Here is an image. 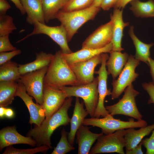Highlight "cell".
<instances>
[{"instance_id":"obj_1","label":"cell","mask_w":154,"mask_h":154,"mask_svg":"<svg viewBox=\"0 0 154 154\" xmlns=\"http://www.w3.org/2000/svg\"><path fill=\"white\" fill-rule=\"evenodd\" d=\"M72 97L67 98L62 106L48 118H45L38 126L35 125L29 130L27 136L33 138L37 142V146L46 145L52 149L50 138L55 130L61 126L69 124L71 119L68 114L69 108L72 106Z\"/></svg>"},{"instance_id":"obj_2","label":"cell","mask_w":154,"mask_h":154,"mask_svg":"<svg viewBox=\"0 0 154 154\" xmlns=\"http://www.w3.org/2000/svg\"><path fill=\"white\" fill-rule=\"evenodd\" d=\"M80 85L63 56L60 50L56 52L49 65L44 85L59 88L66 85Z\"/></svg>"},{"instance_id":"obj_3","label":"cell","mask_w":154,"mask_h":154,"mask_svg":"<svg viewBox=\"0 0 154 154\" xmlns=\"http://www.w3.org/2000/svg\"><path fill=\"white\" fill-rule=\"evenodd\" d=\"M100 7L90 6L82 9L65 12L60 10L55 16L65 29L68 42L79 29L89 20H93Z\"/></svg>"},{"instance_id":"obj_4","label":"cell","mask_w":154,"mask_h":154,"mask_svg":"<svg viewBox=\"0 0 154 154\" xmlns=\"http://www.w3.org/2000/svg\"><path fill=\"white\" fill-rule=\"evenodd\" d=\"M98 80L95 78L92 82L85 84L59 88L67 94V98L75 96L83 100L86 109L91 117H94L97 106L99 94L98 88Z\"/></svg>"},{"instance_id":"obj_5","label":"cell","mask_w":154,"mask_h":154,"mask_svg":"<svg viewBox=\"0 0 154 154\" xmlns=\"http://www.w3.org/2000/svg\"><path fill=\"white\" fill-rule=\"evenodd\" d=\"M83 124L99 127L104 135L110 134L120 129L140 128L147 125V122L142 119L135 121L132 119L124 121L114 118L110 114L102 118L93 117L85 118Z\"/></svg>"},{"instance_id":"obj_6","label":"cell","mask_w":154,"mask_h":154,"mask_svg":"<svg viewBox=\"0 0 154 154\" xmlns=\"http://www.w3.org/2000/svg\"><path fill=\"white\" fill-rule=\"evenodd\" d=\"M124 92L122 98L117 103L106 106V109L113 116L122 115L137 120L142 119L143 116L137 108L135 100L139 92L134 88L132 84L127 86Z\"/></svg>"},{"instance_id":"obj_7","label":"cell","mask_w":154,"mask_h":154,"mask_svg":"<svg viewBox=\"0 0 154 154\" xmlns=\"http://www.w3.org/2000/svg\"><path fill=\"white\" fill-rule=\"evenodd\" d=\"M126 132V130L124 129L110 134H103L97 139L89 154L116 153L124 154L123 149L125 144L124 137Z\"/></svg>"},{"instance_id":"obj_8","label":"cell","mask_w":154,"mask_h":154,"mask_svg":"<svg viewBox=\"0 0 154 154\" xmlns=\"http://www.w3.org/2000/svg\"><path fill=\"white\" fill-rule=\"evenodd\" d=\"M33 25L34 28L32 32L19 40L17 42L34 35L44 34L49 36L59 46L62 54H68L72 52L68 45L66 31L62 25L49 26L36 20L35 21Z\"/></svg>"},{"instance_id":"obj_9","label":"cell","mask_w":154,"mask_h":154,"mask_svg":"<svg viewBox=\"0 0 154 154\" xmlns=\"http://www.w3.org/2000/svg\"><path fill=\"white\" fill-rule=\"evenodd\" d=\"M48 66L22 75L19 80L25 86L27 94L41 106L43 101L44 80Z\"/></svg>"},{"instance_id":"obj_10","label":"cell","mask_w":154,"mask_h":154,"mask_svg":"<svg viewBox=\"0 0 154 154\" xmlns=\"http://www.w3.org/2000/svg\"><path fill=\"white\" fill-rule=\"evenodd\" d=\"M131 54L129 56L128 61L117 79L113 80L112 83L113 89L111 98L117 99L129 85L135 81L139 75L135 72L136 68L140 64Z\"/></svg>"},{"instance_id":"obj_11","label":"cell","mask_w":154,"mask_h":154,"mask_svg":"<svg viewBox=\"0 0 154 154\" xmlns=\"http://www.w3.org/2000/svg\"><path fill=\"white\" fill-rule=\"evenodd\" d=\"M107 53H102V60L101 66L98 71L94 73L98 74L97 78L98 80V88L99 94V99L97 107L94 117L100 118L107 116L109 114L104 106V101L106 97L111 95L110 89H108L107 80L108 75L106 69V63L109 58Z\"/></svg>"},{"instance_id":"obj_12","label":"cell","mask_w":154,"mask_h":154,"mask_svg":"<svg viewBox=\"0 0 154 154\" xmlns=\"http://www.w3.org/2000/svg\"><path fill=\"white\" fill-rule=\"evenodd\" d=\"M102 53L85 61L68 64L80 85L88 84L94 80V70L102 62Z\"/></svg>"},{"instance_id":"obj_13","label":"cell","mask_w":154,"mask_h":154,"mask_svg":"<svg viewBox=\"0 0 154 154\" xmlns=\"http://www.w3.org/2000/svg\"><path fill=\"white\" fill-rule=\"evenodd\" d=\"M67 94L60 89L44 85L43 101L42 106L46 118H48L62 106L66 98Z\"/></svg>"},{"instance_id":"obj_14","label":"cell","mask_w":154,"mask_h":154,"mask_svg":"<svg viewBox=\"0 0 154 154\" xmlns=\"http://www.w3.org/2000/svg\"><path fill=\"white\" fill-rule=\"evenodd\" d=\"M112 27L111 20L99 27L84 41L82 48L98 49L107 46L112 41Z\"/></svg>"},{"instance_id":"obj_15","label":"cell","mask_w":154,"mask_h":154,"mask_svg":"<svg viewBox=\"0 0 154 154\" xmlns=\"http://www.w3.org/2000/svg\"><path fill=\"white\" fill-rule=\"evenodd\" d=\"M17 82L18 87L16 96L19 97L23 100L29 112L30 118L29 123L38 126L46 118L44 110L41 105L33 102V98L27 93L23 84L19 80Z\"/></svg>"},{"instance_id":"obj_16","label":"cell","mask_w":154,"mask_h":154,"mask_svg":"<svg viewBox=\"0 0 154 154\" xmlns=\"http://www.w3.org/2000/svg\"><path fill=\"white\" fill-rule=\"evenodd\" d=\"M24 144L32 147L37 146L36 141L33 138L24 136L17 131L15 126H8L0 131V151L6 147L16 144Z\"/></svg>"},{"instance_id":"obj_17","label":"cell","mask_w":154,"mask_h":154,"mask_svg":"<svg viewBox=\"0 0 154 154\" xmlns=\"http://www.w3.org/2000/svg\"><path fill=\"white\" fill-rule=\"evenodd\" d=\"M123 10L114 9L110 15V20L113 24L112 37L111 42L113 51H121L124 49L121 46V40L124 28L129 25V22H125L123 19Z\"/></svg>"},{"instance_id":"obj_18","label":"cell","mask_w":154,"mask_h":154,"mask_svg":"<svg viewBox=\"0 0 154 154\" xmlns=\"http://www.w3.org/2000/svg\"><path fill=\"white\" fill-rule=\"evenodd\" d=\"M90 127L82 125L76 132V141L78 145V154H88L91 147L97 139L104 134L94 133L89 130Z\"/></svg>"},{"instance_id":"obj_19","label":"cell","mask_w":154,"mask_h":154,"mask_svg":"<svg viewBox=\"0 0 154 154\" xmlns=\"http://www.w3.org/2000/svg\"><path fill=\"white\" fill-rule=\"evenodd\" d=\"M112 49L113 45L111 42L105 47L100 49L82 48L71 53L62 54L68 64H70L88 60L102 53H110Z\"/></svg>"},{"instance_id":"obj_20","label":"cell","mask_w":154,"mask_h":154,"mask_svg":"<svg viewBox=\"0 0 154 154\" xmlns=\"http://www.w3.org/2000/svg\"><path fill=\"white\" fill-rule=\"evenodd\" d=\"M84 103L80 102L79 98L76 97L73 115L70 119V128L68 138L70 143L73 145L76 132L83 124L85 117L89 114L84 107Z\"/></svg>"},{"instance_id":"obj_21","label":"cell","mask_w":154,"mask_h":154,"mask_svg":"<svg viewBox=\"0 0 154 154\" xmlns=\"http://www.w3.org/2000/svg\"><path fill=\"white\" fill-rule=\"evenodd\" d=\"M106 62L108 75L111 74L113 80L119 75L127 63L129 56L126 52L111 51Z\"/></svg>"},{"instance_id":"obj_22","label":"cell","mask_w":154,"mask_h":154,"mask_svg":"<svg viewBox=\"0 0 154 154\" xmlns=\"http://www.w3.org/2000/svg\"><path fill=\"white\" fill-rule=\"evenodd\" d=\"M134 128H130L126 130L124 137L126 150L133 149L145 136L149 135L154 129V124L141 127L138 130Z\"/></svg>"},{"instance_id":"obj_23","label":"cell","mask_w":154,"mask_h":154,"mask_svg":"<svg viewBox=\"0 0 154 154\" xmlns=\"http://www.w3.org/2000/svg\"><path fill=\"white\" fill-rule=\"evenodd\" d=\"M27 14V22L33 25L35 21L45 24L42 7L40 0H20Z\"/></svg>"},{"instance_id":"obj_24","label":"cell","mask_w":154,"mask_h":154,"mask_svg":"<svg viewBox=\"0 0 154 154\" xmlns=\"http://www.w3.org/2000/svg\"><path fill=\"white\" fill-rule=\"evenodd\" d=\"M35 60L30 63L19 64V70L22 75L37 70L48 66L54 57V55L43 51L36 54Z\"/></svg>"},{"instance_id":"obj_25","label":"cell","mask_w":154,"mask_h":154,"mask_svg":"<svg viewBox=\"0 0 154 154\" xmlns=\"http://www.w3.org/2000/svg\"><path fill=\"white\" fill-rule=\"evenodd\" d=\"M133 29V27L130 26L128 33L135 48L136 52L134 56L137 60L148 65V60L151 57L150 49L154 43L147 44L142 42L135 35Z\"/></svg>"},{"instance_id":"obj_26","label":"cell","mask_w":154,"mask_h":154,"mask_svg":"<svg viewBox=\"0 0 154 154\" xmlns=\"http://www.w3.org/2000/svg\"><path fill=\"white\" fill-rule=\"evenodd\" d=\"M16 81L0 82V106L5 107L11 104L16 96Z\"/></svg>"},{"instance_id":"obj_27","label":"cell","mask_w":154,"mask_h":154,"mask_svg":"<svg viewBox=\"0 0 154 154\" xmlns=\"http://www.w3.org/2000/svg\"><path fill=\"white\" fill-rule=\"evenodd\" d=\"M130 3V9L136 17L141 18L154 17V0L146 2L133 0Z\"/></svg>"},{"instance_id":"obj_28","label":"cell","mask_w":154,"mask_h":154,"mask_svg":"<svg viewBox=\"0 0 154 154\" xmlns=\"http://www.w3.org/2000/svg\"><path fill=\"white\" fill-rule=\"evenodd\" d=\"M45 22L55 19L58 12L69 0H40Z\"/></svg>"},{"instance_id":"obj_29","label":"cell","mask_w":154,"mask_h":154,"mask_svg":"<svg viewBox=\"0 0 154 154\" xmlns=\"http://www.w3.org/2000/svg\"><path fill=\"white\" fill-rule=\"evenodd\" d=\"M19 64L11 60L0 65V82L17 81L21 76Z\"/></svg>"},{"instance_id":"obj_30","label":"cell","mask_w":154,"mask_h":154,"mask_svg":"<svg viewBox=\"0 0 154 154\" xmlns=\"http://www.w3.org/2000/svg\"><path fill=\"white\" fill-rule=\"evenodd\" d=\"M68 133L63 128L61 132V137L57 146L51 154H65L75 149L69 143L68 138Z\"/></svg>"},{"instance_id":"obj_31","label":"cell","mask_w":154,"mask_h":154,"mask_svg":"<svg viewBox=\"0 0 154 154\" xmlns=\"http://www.w3.org/2000/svg\"><path fill=\"white\" fill-rule=\"evenodd\" d=\"M50 149L46 145L37 146L34 148L26 149L16 148L12 145L6 147L3 154H34L39 152L46 153Z\"/></svg>"},{"instance_id":"obj_32","label":"cell","mask_w":154,"mask_h":154,"mask_svg":"<svg viewBox=\"0 0 154 154\" xmlns=\"http://www.w3.org/2000/svg\"><path fill=\"white\" fill-rule=\"evenodd\" d=\"M17 29L11 16L6 14L0 15V36L9 35Z\"/></svg>"},{"instance_id":"obj_33","label":"cell","mask_w":154,"mask_h":154,"mask_svg":"<svg viewBox=\"0 0 154 154\" xmlns=\"http://www.w3.org/2000/svg\"><path fill=\"white\" fill-rule=\"evenodd\" d=\"M94 0H69L60 10L65 12L83 9L90 7Z\"/></svg>"},{"instance_id":"obj_34","label":"cell","mask_w":154,"mask_h":154,"mask_svg":"<svg viewBox=\"0 0 154 154\" xmlns=\"http://www.w3.org/2000/svg\"><path fill=\"white\" fill-rule=\"evenodd\" d=\"M9 35L0 36V52L12 51L17 49L11 43Z\"/></svg>"},{"instance_id":"obj_35","label":"cell","mask_w":154,"mask_h":154,"mask_svg":"<svg viewBox=\"0 0 154 154\" xmlns=\"http://www.w3.org/2000/svg\"><path fill=\"white\" fill-rule=\"evenodd\" d=\"M149 138H147L142 141V145L146 149V154H154V129Z\"/></svg>"},{"instance_id":"obj_36","label":"cell","mask_w":154,"mask_h":154,"mask_svg":"<svg viewBox=\"0 0 154 154\" xmlns=\"http://www.w3.org/2000/svg\"><path fill=\"white\" fill-rule=\"evenodd\" d=\"M21 51L20 49L11 51L10 52H0V65L11 60L15 56L20 54Z\"/></svg>"},{"instance_id":"obj_37","label":"cell","mask_w":154,"mask_h":154,"mask_svg":"<svg viewBox=\"0 0 154 154\" xmlns=\"http://www.w3.org/2000/svg\"><path fill=\"white\" fill-rule=\"evenodd\" d=\"M142 87L149 95L150 98L147 103L154 104V84L152 82H145L141 84Z\"/></svg>"},{"instance_id":"obj_38","label":"cell","mask_w":154,"mask_h":154,"mask_svg":"<svg viewBox=\"0 0 154 154\" xmlns=\"http://www.w3.org/2000/svg\"><path fill=\"white\" fill-rule=\"evenodd\" d=\"M118 0H103L100 8L105 11H108L111 8L114 7Z\"/></svg>"},{"instance_id":"obj_39","label":"cell","mask_w":154,"mask_h":154,"mask_svg":"<svg viewBox=\"0 0 154 154\" xmlns=\"http://www.w3.org/2000/svg\"><path fill=\"white\" fill-rule=\"evenodd\" d=\"M11 6L6 0H0V15L5 14Z\"/></svg>"},{"instance_id":"obj_40","label":"cell","mask_w":154,"mask_h":154,"mask_svg":"<svg viewBox=\"0 0 154 154\" xmlns=\"http://www.w3.org/2000/svg\"><path fill=\"white\" fill-rule=\"evenodd\" d=\"M142 141L136 146L133 149L130 150H126V154H143V152L142 150Z\"/></svg>"},{"instance_id":"obj_41","label":"cell","mask_w":154,"mask_h":154,"mask_svg":"<svg viewBox=\"0 0 154 154\" xmlns=\"http://www.w3.org/2000/svg\"><path fill=\"white\" fill-rule=\"evenodd\" d=\"M133 0H118L114 6V9H123L128 3Z\"/></svg>"},{"instance_id":"obj_42","label":"cell","mask_w":154,"mask_h":154,"mask_svg":"<svg viewBox=\"0 0 154 154\" xmlns=\"http://www.w3.org/2000/svg\"><path fill=\"white\" fill-rule=\"evenodd\" d=\"M15 4V6L20 11L23 15H25L26 12L20 0H10Z\"/></svg>"},{"instance_id":"obj_43","label":"cell","mask_w":154,"mask_h":154,"mask_svg":"<svg viewBox=\"0 0 154 154\" xmlns=\"http://www.w3.org/2000/svg\"><path fill=\"white\" fill-rule=\"evenodd\" d=\"M147 65L149 67L152 82L154 84V60L151 57L150 58L148 61Z\"/></svg>"},{"instance_id":"obj_44","label":"cell","mask_w":154,"mask_h":154,"mask_svg":"<svg viewBox=\"0 0 154 154\" xmlns=\"http://www.w3.org/2000/svg\"><path fill=\"white\" fill-rule=\"evenodd\" d=\"M14 115L13 110L11 108L6 109L5 116L8 118H13Z\"/></svg>"},{"instance_id":"obj_45","label":"cell","mask_w":154,"mask_h":154,"mask_svg":"<svg viewBox=\"0 0 154 154\" xmlns=\"http://www.w3.org/2000/svg\"><path fill=\"white\" fill-rule=\"evenodd\" d=\"M103 0H94L92 4L90 6L100 7V5Z\"/></svg>"},{"instance_id":"obj_46","label":"cell","mask_w":154,"mask_h":154,"mask_svg":"<svg viewBox=\"0 0 154 154\" xmlns=\"http://www.w3.org/2000/svg\"><path fill=\"white\" fill-rule=\"evenodd\" d=\"M6 108L0 106V117L2 118L5 116V114Z\"/></svg>"}]
</instances>
